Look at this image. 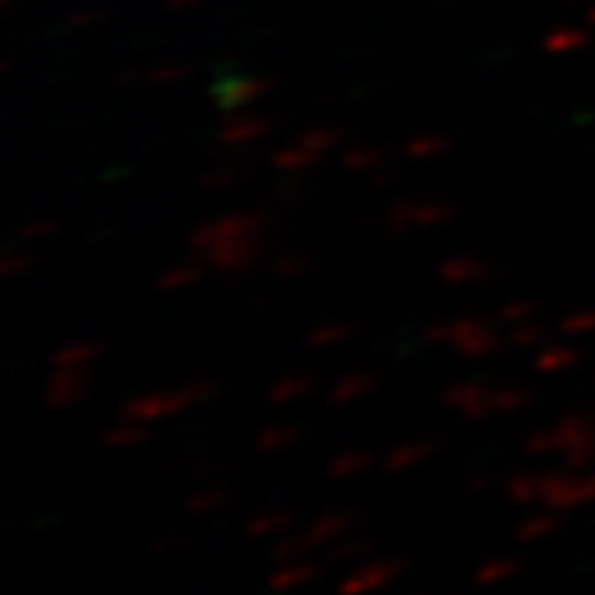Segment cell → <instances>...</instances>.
Listing matches in <instances>:
<instances>
[{"label":"cell","instance_id":"6da1fadb","mask_svg":"<svg viewBox=\"0 0 595 595\" xmlns=\"http://www.w3.org/2000/svg\"><path fill=\"white\" fill-rule=\"evenodd\" d=\"M595 502V467L592 470H546L541 474V506L571 513Z\"/></svg>","mask_w":595,"mask_h":595},{"label":"cell","instance_id":"7a4b0ae2","mask_svg":"<svg viewBox=\"0 0 595 595\" xmlns=\"http://www.w3.org/2000/svg\"><path fill=\"white\" fill-rule=\"evenodd\" d=\"M209 387H184V392H154V395H140L133 402H126L122 417L140 420V423H159L170 420L176 412H184L190 406H198L201 398H209Z\"/></svg>","mask_w":595,"mask_h":595},{"label":"cell","instance_id":"3957f363","mask_svg":"<svg viewBox=\"0 0 595 595\" xmlns=\"http://www.w3.org/2000/svg\"><path fill=\"white\" fill-rule=\"evenodd\" d=\"M406 571H409V563L402 556H373V560L352 567V571L341 578L338 595H373L387 585H395Z\"/></svg>","mask_w":595,"mask_h":595},{"label":"cell","instance_id":"277c9868","mask_svg":"<svg viewBox=\"0 0 595 595\" xmlns=\"http://www.w3.org/2000/svg\"><path fill=\"white\" fill-rule=\"evenodd\" d=\"M359 516L352 510H327L308 521V527L298 538H302L305 552H316V549H330L334 541H341L345 535H352Z\"/></svg>","mask_w":595,"mask_h":595},{"label":"cell","instance_id":"5b68a950","mask_svg":"<svg viewBox=\"0 0 595 595\" xmlns=\"http://www.w3.org/2000/svg\"><path fill=\"white\" fill-rule=\"evenodd\" d=\"M319 578V563L313 560H288V563H273V574H269L266 588L273 595H288V592H298L305 585H313Z\"/></svg>","mask_w":595,"mask_h":595},{"label":"cell","instance_id":"8992f818","mask_svg":"<svg viewBox=\"0 0 595 595\" xmlns=\"http://www.w3.org/2000/svg\"><path fill=\"white\" fill-rule=\"evenodd\" d=\"M438 452L434 442H427V438H412V442H402V445H392L387 448V456L381 467L387 474H409V470H417L420 463H427Z\"/></svg>","mask_w":595,"mask_h":595},{"label":"cell","instance_id":"52a82bcc","mask_svg":"<svg viewBox=\"0 0 595 595\" xmlns=\"http://www.w3.org/2000/svg\"><path fill=\"white\" fill-rule=\"evenodd\" d=\"M445 406L463 412L467 420H481L491 412V392H485L481 384H463V387H452L445 392Z\"/></svg>","mask_w":595,"mask_h":595},{"label":"cell","instance_id":"ba28073f","mask_svg":"<svg viewBox=\"0 0 595 595\" xmlns=\"http://www.w3.org/2000/svg\"><path fill=\"white\" fill-rule=\"evenodd\" d=\"M521 560L516 556H488L485 563L474 567V585L477 588H495L502 581H510L513 574H521Z\"/></svg>","mask_w":595,"mask_h":595},{"label":"cell","instance_id":"9c48e42d","mask_svg":"<svg viewBox=\"0 0 595 595\" xmlns=\"http://www.w3.org/2000/svg\"><path fill=\"white\" fill-rule=\"evenodd\" d=\"M366 470H373V452L370 448H345L327 463L330 481H348V477H359Z\"/></svg>","mask_w":595,"mask_h":595},{"label":"cell","instance_id":"30bf717a","mask_svg":"<svg viewBox=\"0 0 595 595\" xmlns=\"http://www.w3.org/2000/svg\"><path fill=\"white\" fill-rule=\"evenodd\" d=\"M294 524V516L288 510H262L248 516V524H244V535L248 538H277V535H288Z\"/></svg>","mask_w":595,"mask_h":595},{"label":"cell","instance_id":"8fae6325","mask_svg":"<svg viewBox=\"0 0 595 595\" xmlns=\"http://www.w3.org/2000/svg\"><path fill=\"white\" fill-rule=\"evenodd\" d=\"M151 442V434H148V423H140V420H122V423H115L112 431L101 434V445L105 448H140V445H148Z\"/></svg>","mask_w":595,"mask_h":595},{"label":"cell","instance_id":"7c38bea8","mask_svg":"<svg viewBox=\"0 0 595 595\" xmlns=\"http://www.w3.org/2000/svg\"><path fill=\"white\" fill-rule=\"evenodd\" d=\"M298 438H302V431H298L294 423H273L255 434V448L262 452V456H277V452L298 445Z\"/></svg>","mask_w":595,"mask_h":595},{"label":"cell","instance_id":"4fadbf2b","mask_svg":"<svg viewBox=\"0 0 595 595\" xmlns=\"http://www.w3.org/2000/svg\"><path fill=\"white\" fill-rule=\"evenodd\" d=\"M556 527H560V513L556 510L535 513L527 516L524 524H516V541H521V546H535V541H546L549 535H556Z\"/></svg>","mask_w":595,"mask_h":595},{"label":"cell","instance_id":"5bb4252c","mask_svg":"<svg viewBox=\"0 0 595 595\" xmlns=\"http://www.w3.org/2000/svg\"><path fill=\"white\" fill-rule=\"evenodd\" d=\"M502 491L516 506H532V502H541V474H513L506 477Z\"/></svg>","mask_w":595,"mask_h":595},{"label":"cell","instance_id":"9a60e30c","mask_svg":"<svg viewBox=\"0 0 595 595\" xmlns=\"http://www.w3.org/2000/svg\"><path fill=\"white\" fill-rule=\"evenodd\" d=\"M226 502H230V495L223 488H198V491H190V495H187L184 510L190 516H212L219 510H226Z\"/></svg>","mask_w":595,"mask_h":595},{"label":"cell","instance_id":"2e32d148","mask_svg":"<svg viewBox=\"0 0 595 595\" xmlns=\"http://www.w3.org/2000/svg\"><path fill=\"white\" fill-rule=\"evenodd\" d=\"M83 392H86V387H83L80 377H58L55 384H50L47 398H50V406H55V409H69V406L80 402Z\"/></svg>","mask_w":595,"mask_h":595},{"label":"cell","instance_id":"e0dca14e","mask_svg":"<svg viewBox=\"0 0 595 595\" xmlns=\"http://www.w3.org/2000/svg\"><path fill=\"white\" fill-rule=\"evenodd\" d=\"M366 552H370V538L345 535L341 541H334V546L327 549V560L330 563H352V560H362Z\"/></svg>","mask_w":595,"mask_h":595},{"label":"cell","instance_id":"ac0fdd59","mask_svg":"<svg viewBox=\"0 0 595 595\" xmlns=\"http://www.w3.org/2000/svg\"><path fill=\"white\" fill-rule=\"evenodd\" d=\"M527 402H532V395L521 392V387H499V392H491V412H521Z\"/></svg>","mask_w":595,"mask_h":595},{"label":"cell","instance_id":"d6986e66","mask_svg":"<svg viewBox=\"0 0 595 595\" xmlns=\"http://www.w3.org/2000/svg\"><path fill=\"white\" fill-rule=\"evenodd\" d=\"M308 392V381H283L273 387V395H269V402L273 406H288V402H298Z\"/></svg>","mask_w":595,"mask_h":595},{"label":"cell","instance_id":"ffe728a7","mask_svg":"<svg viewBox=\"0 0 595 595\" xmlns=\"http://www.w3.org/2000/svg\"><path fill=\"white\" fill-rule=\"evenodd\" d=\"M370 377H348V381H341L338 387H334V402H352V398H359V395H366L370 392Z\"/></svg>","mask_w":595,"mask_h":595},{"label":"cell","instance_id":"44dd1931","mask_svg":"<svg viewBox=\"0 0 595 595\" xmlns=\"http://www.w3.org/2000/svg\"><path fill=\"white\" fill-rule=\"evenodd\" d=\"M305 556V546H302V538H283V541H277L273 546V552H269V560L273 563H288V560H302Z\"/></svg>","mask_w":595,"mask_h":595},{"label":"cell","instance_id":"7402d4cb","mask_svg":"<svg viewBox=\"0 0 595 595\" xmlns=\"http://www.w3.org/2000/svg\"><path fill=\"white\" fill-rule=\"evenodd\" d=\"M176 549H184V535H162V538H154L151 546H148L151 556H170Z\"/></svg>","mask_w":595,"mask_h":595},{"label":"cell","instance_id":"603a6c76","mask_svg":"<svg viewBox=\"0 0 595 595\" xmlns=\"http://www.w3.org/2000/svg\"><path fill=\"white\" fill-rule=\"evenodd\" d=\"M491 488H495V477H491V474H481V477H474V481L467 485V491H470V495H485V491H491Z\"/></svg>","mask_w":595,"mask_h":595}]
</instances>
